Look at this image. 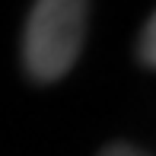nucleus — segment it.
<instances>
[{"label":"nucleus","instance_id":"f257e3e1","mask_svg":"<svg viewBox=\"0 0 156 156\" xmlns=\"http://www.w3.org/2000/svg\"><path fill=\"white\" fill-rule=\"evenodd\" d=\"M89 0H35L23 29V67L35 83L73 70L86 45Z\"/></svg>","mask_w":156,"mask_h":156},{"label":"nucleus","instance_id":"f03ea898","mask_svg":"<svg viewBox=\"0 0 156 156\" xmlns=\"http://www.w3.org/2000/svg\"><path fill=\"white\" fill-rule=\"evenodd\" d=\"M137 61L144 67L156 70V10H153V16L144 23V29L137 35Z\"/></svg>","mask_w":156,"mask_h":156},{"label":"nucleus","instance_id":"7ed1b4c3","mask_svg":"<svg viewBox=\"0 0 156 156\" xmlns=\"http://www.w3.org/2000/svg\"><path fill=\"white\" fill-rule=\"evenodd\" d=\"M96 156H150L144 150H137L134 144H124V140H115V144H105Z\"/></svg>","mask_w":156,"mask_h":156}]
</instances>
